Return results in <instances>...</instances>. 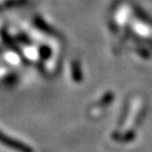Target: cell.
Masks as SVG:
<instances>
[{"label":"cell","instance_id":"obj_1","mask_svg":"<svg viewBox=\"0 0 152 152\" xmlns=\"http://www.w3.org/2000/svg\"><path fill=\"white\" fill-rule=\"evenodd\" d=\"M9 137L10 136L6 135V134H4V132L0 131V143L2 145L17 152H33L32 149L28 145H26L25 143H22L20 141H17V140H12Z\"/></svg>","mask_w":152,"mask_h":152}]
</instances>
